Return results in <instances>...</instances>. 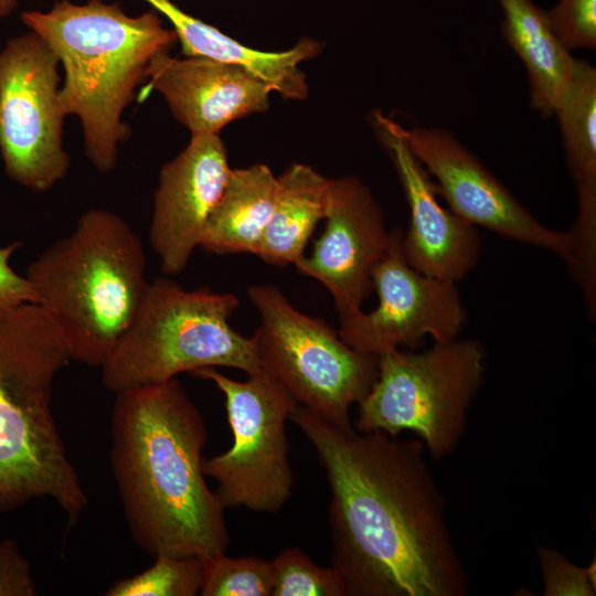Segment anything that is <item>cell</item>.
Here are the masks:
<instances>
[{
	"mask_svg": "<svg viewBox=\"0 0 596 596\" xmlns=\"http://www.w3.org/2000/svg\"><path fill=\"white\" fill-rule=\"evenodd\" d=\"M277 185V177L266 164L232 168L200 247L216 254L254 255L272 215Z\"/></svg>",
	"mask_w": 596,
	"mask_h": 596,
	"instance_id": "obj_21",
	"label": "cell"
},
{
	"mask_svg": "<svg viewBox=\"0 0 596 596\" xmlns=\"http://www.w3.org/2000/svg\"><path fill=\"white\" fill-rule=\"evenodd\" d=\"M203 560L202 596H270V563L256 555L217 553Z\"/></svg>",
	"mask_w": 596,
	"mask_h": 596,
	"instance_id": "obj_23",
	"label": "cell"
},
{
	"mask_svg": "<svg viewBox=\"0 0 596 596\" xmlns=\"http://www.w3.org/2000/svg\"><path fill=\"white\" fill-rule=\"evenodd\" d=\"M17 3V0H0V20L14 11Z\"/></svg>",
	"mask_w": 596,
	"mask_h": 596,
	"instance_id": "obj_29",
	"label": "cell"
},
{
	"mask_svg": "<svg viewBox=\"0 0 596 596\" xmlns=\"http://www.w3.org/2000/svg\"><path fill=\"white\" fill-rule=\"evenodd\" d=\"M565 155L578 199L573 266L596 272V68L576 60L570 86L555 108Z\"/></svg>",
	"mask_w": 596,
	"mask_h": 596,
	"instance_id": "obj_18",
	"label": "cell"
},
{
	"mask_svg": "<svg viewBox=\"0 0 596 596\" xmlns=\"http://www.w3.org/2000/svg\"><path fill=\"white\" fill-rule=\"evenodd\" d=\"M372 121L409 207V226L401 244L405 259L422 274L456 284L478 262L477 226L441 206L432 177L396 132L393 120L374 111Z\"/></svg>",
	"mask_w": 596,
	"mask_h": 596,
	"instance_id": "obj_15",
	"label": "cell"
},
{
	"mask_svg": "<svg viewBox=\"0 0 596 596\" xmlns=\"http://www.w3.org/2000/svg\"><path fill=\"white\" fill-rule=\"evenodd\" d=\"M248 299L259 316L252 334L262 369L300 406L337 423L377 376V356L348 345L322 319L297 309L270 284L253 285Z\"/></svg>",
	"mask_w": 596,
	"mask_h": 596,
	"instance_id": "obj_8",
	"label": "cell"
},
{
	"mask_svg": "<svg viewBox=\"0 0 596 596\" xmlns=\"http://www.w3.org/2000/svg\"><path fill=\"white\" fill-rule=\"evenodd\" d=\"M277 181L273 212L254 255L276 266L295 265L324 219L331 179L311 166L292 163Z\"/></svg>",
	"mask_w": 596,
	"mask_h": 596,
	"instance_id": "obj_20",
	"label": "cell"
},
{
	"mask_svg": "<svg viewBox=\"0 0 596 596\" xmlns=\"http://www.w3.org/2000/svg\"><path fill=\"white\" fill-rule=\"evenodd\" d=\"M326 226L309 255L295 267L330 292L339 318L359 310L373 289L372 274L385 255L392 231L370 188L359 178L331 179Z\"/></svg>",
	"mask_w": 596,
	"mask_h": 596,
	"instance_id": "obj_13",
	"label": "cell"
},
{
	"mask_svg": "<svg viewBox=\"0 0 596 596\" xmlns=\"http://www.w3.org/2000/svg\"><path fill=\"white\" fill-rule=\"evenodd\" d=\"M545 15L552 31L570 52L596 47V0H558Z\"/></svg>",
	"mask_w": 596,
	"mask_h": 596,
	"instance_id": "obj_26",
	"label": "cell"
},
{
	"mask_svg": "<svg viewBox=\"0 0 596 596\" xmlns=\"http://www.w3.org/2000/svg\"><path fill=\"white\" fill-rule=\"evenodd\" d=\"M141 99L157 92L193 135H220L232 121L266 111L273 88L249 72L201 56L156 55L146 71Z\"/></svg>",
	"mask_w": 596,
	"mask_h": 596,
	"instance_id": "obj_16",
	"label": "cell"
},
{
	"mask_svg": "<svg viewBox=\"0 0 596 596\" xmlns=\"http://www.w3.org/2000/svg\"><path fill=\"white\" fill-rule=\"evenodd\" d=\"M232 168L220 135H193L159 172L149 241L161 270L179 275L200 246Z\"/></svg>",
	"mask_w": 596,
	"mask_h": 596,
	"instance_id": "obj_14",
	"label": "cell"
},
{
	"mask_svg": "<svg viewBox=\"0 0 596 596\" xmlns=\"http://www.w3.org/2000/svg\"><path fill=\"white\" fill-rule=\"evenodd\" d=\"M393 127L434 177L437 194L454 213L475 226L549 249L571 264L572 234L540 223L450 131L405 128L394 120Z\"/></svg>",
	"mask_w": 596,
	"mask_h": 596,
	"instance_id": "obj_12",
	"label": "cell"
},
{
	"mask_svg": "<svg viewBox=\"0 0 596 596\" xmlns=\"http://www.w3.org/2000/svg\"><path fill=\"white\" fill-rule=\"evenodd\" d=\"M270 596H347L343 581L332 567L312 562L298 547H286L270 562Z\"/></svg>",
	"mask_w": 596,
	"mask_h": 596,
	"instance_id": "obj_24",
	"label": "cell"
},
{
	"mask_svg": "<svg viewBox=\"0 0 596 596\" xmlns=\"http://www.w3.org/2000/svg\"><path fill=\"white\" fill-rule=\"evenodd\" d=\"M36 585L28 560L14 540L0 543V596H34Z\"/></svg>",
	"mask_w": 596,
	"mask_h": 596,
	"instance_id": "obj_27",
	"label": "cell"
},
{
	"mask_svg": "<svg viewBox=\"0 0 596 596\" xmlns=\"http://www.w3.org/2000/svg\"><path fill=\"white\" fill-rule=\"evenodd\" d=\"M485 350L454 339L423 352L394 349L377 356V376L358 403L354 427L392 437L415 433L440 459L456 448L485 373Z\"/></svg>",
	"mask_w": 596,
	"mask_h": 596,
	"instance_id": "obj_7",
	"label": "cell"
},
{
	"mask_svg": "<svg viewBox=\"0 0 596 596\" xmlns=\"http://www.w3.org/2000/svg\"><path fill=\"white\" fill-rule=\"evenodd\" d=\"M190 375L211 381L225 398L232 446L202 462L205 477L217 483L215 492L223 507L277 513L294 489L286 422L296 401L262 368L245 381H235L216 368Z\"/></svg>",
	"mask_w": 596,
	"mask_h": 596,
	"instance_id": "obj_9",
	"label": "cell"
},
{
	"mask_svg": "<svg viewBox=\"0 0 596 596\" xmlns=\"http://www.w3.org/2000/svg\"><path fill=\"white\" fill-rule=\"evenodd\" d=\"M70 361L39 304L0 307V513L50 498L75 524L88 504L52 412L55 377Z\"/></svg>",
	"mask_w": 596,
	"mask_h": 596,
	"instance_id": "obj_4",
	"label": "cell"
},
{
	"mask_svg": "<svg viewBox=\"0 0 596 596\" xmlns=\"http://www.w3.org/2000/svg\"><path fill=\"white\" fill-rule=\"evenodd\" d=\"M238 304L231 292L190 290L168 278L149 281L130 326L99 368L103 384L118 393L206 368L258 371L252 336L230 323Z\"/></svg>",
	"mask_w": 596,
	"mask_h": 596,
	"instance_id": "obj_6",
	"label": "cell"
},
{
	"mask_svg": "<svg viewBox=\"0 0 596 596\" xmlns=\"http://www.w3.org/2000/svg\"><path fill=\"white\" fill-rule=\"evenodd\" d=\"M169 21L185 56H201L241 67L269 85L284 98L308 97L307 75L299 65L316 57L322 43L312 38L300 39L281 52H265L244 45L220 29L185 12L172 0H141Z\"/></svg>",
	"mask_w": 596,
	"mask_h": 596,
	"instance_id": "obj_17",
	"label": "cell"
},
{
	"mask_svg": "<svg viewBox=\"0 0 596 596\" xmlns=\"http://www.w3.org/2000/svg\"><path fill=\"white\" fill-rule=\"evenodd\" d=\"M330 488L331 566L347 596H465L468 575L421 439L360 432L296 405Z\"/></svg>",
	"mask_w": 596,
	"mask_h": 596,
	"instance_id": "obj_1",
	"label": "cell"
},
{
	"mask_svg": "<svg viewBox=\"0 0 596 596\" xmlns=\"http://www.w3.org/2000/svg\"><path fill=\"white\" fill-rule=\"evenodd\" d=\"M499 3L502 36L528 74L530 105L543 118H550L570 86L576 60L552 31L545 11L532 0Z\"/></svg>",
	"mask_w": 596,
	"mask_h": 596,
	"instance_id": "obj_19",
	"label": "cell"
},
{
	"mask_svg": "<svg viewBox=\"0 0 596 596\" xmlns=\"http://www.w3.org/2000/svg\"><path fill=\"white\" fill-rule=\"evenodd\" d=\"M203 560L195 555L160 554L143 572L114 583L107 596H195L200 594Z\"/></svg>",
	"mask_w": 596,
	"mask_h": 596,
	"instance_id": "obj_22",
	"label": "cell"
},
{
	"mask_svg": "<svg viewBox=\"0 0 596 596\" xmlns=\"http://www.w3.org/2000/svg\"><path fill=\"white\" fill-rule=\"evenodd\" d=\"M20 246L15 242L0 247V307L38 302V294L30 280L17 274L9 263Z\"/></svg>",
	"mask_w": 596,
	"mask_h": 596,
	"instance_id": "obj_28",
	"label": "cell"
},
{
	"mask_svg": "<svg viewBox=\"0 0 596 596\" xmlns=\"http://www.w3.org/2000/svg\"><path fill=\"white\" fill-rule=\"evenodd\" d=\"M140 237L118 214L92 209L46 247L25 277L71 360L100 368L130 326L148 286Z\"/></svg>",
	"mask_w": 596,
	"mask_h": 596,
	"instance_id": "obj_5",
	"label": "cell"
},
{
	"mask_svg": "<svg viewBox=\"0 0 596 596\" xmlns=\"http://www.w3.org/2000/svg\"><path fill=\"white\" fill-rule=\"evenodd\" d=\"M400 228L372 274L377 306L339 318L338 333L352 349L381 355L402 347H416L426 336L435 342L457 338L466 313L455 283L413 268L402 252Z\"/></svg>",
	"mask_w": 596,
	"mask_h": 596,
	"instance_id": "obj_11",
	"label": "cell"
},
{
	"mask_svg": "<svg viewBox=\"0 0 596 596\" xmlns=\"http://www.w3.org/2000/svg\"><path fill=\"white\" fill-rule=\"evenodd\" d=\"M55 53L64 71L58 105L78 117L85 153L99 172L117 163L118 146L130 136L121 119L151 60L177 42L155 10L127 14L120 3L57 0L47 11L20 15Z\"/></svg>",
	"mask_w": 596,
	"mask_h": 596,
	"instance_id": "obj_3",
	"label": "cell"
},
{
	"mask_svg": "<svg viewBox=\"0 0 596 596\" xmlns=\"http://www.w3.org/2000/svg\"><path fill=\"white\" fill-rule=\"evenodd\" d=\"M536 556L545 596H594L596 594L595 561L587 567L572 563L556 550L538 546Z\"/></svg>",
	"mask_w": 596,
	"mask_h": 596,
	"instance_id": "obj_25",
	"label": "cell"
},
{
	"mask_svg": "<svg viewBox=\"0 0 596 596\" xmlns=\"http://www.w3.org/2000/svg\"><path fill=\"white\" fill-rule=\"evenodd\" d=\"M110 465L136 544L160 554L207 557L231 536L202 469L207 429L177 377L115 393Z\"/></svg>",
	"mask_w": 596,
	"mask_h": 596,
	"instance_id": "obj_2",
	"label": "cell"
},
{
	"mask_svg": "<svg viewBox=\"0 0 596 596\" xmlns=\"http://www.w3.org/2000/svg\"><path fill=\"white\" fill-rule=\"evenodd\" d=\"M58 66L55 53L32 31L0 51V155L6 174L35 192L52 189L70 168Z\"/></svg>",
	"mask_w": 596,
	"mask_h": 596,
	"instance_id": "obj_10",
	"label": "cell"
}]
</instances>
